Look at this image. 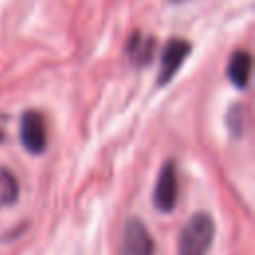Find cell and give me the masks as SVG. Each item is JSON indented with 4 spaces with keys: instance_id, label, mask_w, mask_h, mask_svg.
Here are the masks:
<instances>
[{
    "instance_id": "5b68a950",
    "label": "cell",
    "mask_w": 255,
    "mask_h": 255,
    "mask_svg": "<svg viewBox=\"0 0 255 255\" xmlns=\"http://www.w3.org/2000/svg\"><path fill=\"white\" fill-rule=\"evenodd\" d=\"M191 54V44L183 38H171L163 50H161V60H159V72H157V84L165 86L181 68L185 58Z\"/></svg>"
},
{
    "instance_id": "9c48e42d",
    "label": "cell",
    "mask_w": 255,
    "mask_h": 255,
    "mask_svg": "<svg viewBox=\"0 0 255 255\" xmlns=\"http://www.w3.org/2000/svg\"><path fill=\"white\" fill-rule=\"evenodd\" d=\"M227 124H229V129L233 135H241L243 131V112H241V106H233L227 114Z\"/></svg>"
},
{
    "instance_id": "30bf717a",
    "label": "cell",
    "mask_w": 255,
    "mask_h": 255,
    "mask_svg": "<svg viewBox=\"0 0 255 255\" xmlns=\"http://www.w3.org/2000/svg\"><path fill=\"white\" fill-rule=\"evenodd\" d=\"M173 2H183V0H173Z\"/></svg>"
},
{
    "instance_id": "ba28073f",
    "label": "cell",
    "mask_w": 255,
    "mask_h": 255,
    "mask_svg": "<svg viewBox=\"0 0 255 255\" xmlns=\"http://www.w3.org/2000/svg\"><path fill=\"white\" fill-rule=\"evenodd\" d=\"M18 179L8 167H0V207H10L18 201Z\"/></svg>"
},
{
    "instance_id": "52a82bcc",
    "label": "cell",
    "mask_w": 255,
    "mask_h": 255,
    "mask_svg": "<svg viewBox=\"0 0 255 255\" xmlns=\"http://www.w3.org/2000/svg\"><path fill=\"white\" fill-rule=\"evenodd\" d=\"M251 54L247 50H235L231 60H229V66H227V76L231 80L233 86L237 88H245L249 84V76H251Z\"/></svg>"
},
{
    "instance_id": "6da1fadb",
    "label": "cell",
    "mask_w": 255,
    "mask_h": 255,
    "mask_svg": "<svg viewBox=\"0 0 255 255\" xmlns=\"http://www.w3.org/2000/svg\"><path fill=\"white\" fill-rule=\"evenodd\" d=\"M215 237L213 217L205 211L193 213L177 239V255H207Z\"/></svg>"
},
{
    "instance_id": "277c9868",
    "label": "cell",
    "mask_w": 255,
    "mask_h": 255,
    "mask_svg": "<svg viewBox=\"0 0 255 255\" xmlns=\"http://www.w3.org/2000/svg\"><path fill=\"white\" fill-rule=\"evenodd\" d=\"M20 139L30 153H42L48 145L46 120L38 110H26L20 120Z\"/></svg>"
},
{
    "instance_id": "3957f363",
    "label": "cell",
    "mask_w": 255,
    "mask_h": 255,
    "mask_svg": "<svg viewBox=\"0 0 255 255\" xmlns=\"http://www.w3.org/2000/svg\"><path fill=\"white\" fill-rule=\"evenodd\" d=\"M177 203V171L175 163L167 159L157 173L153 185V207L161 213H171Z\"/></svg>"
},
{
    "instance_id": "8992f818",
    "label": "cell",
    "mask_w": 255,
    "mask_h": 255,
    "mask_svg": "<svg viewBox=\"0 0 255 255\" xmlns=\"http://www.w3.org/2000/svg\"><path fill=\"white\" fill-rule=\"evenodd\" d=\"M126 52L137 66H147L155 54V40L151 36H141L139 32H133L126 44Z\"/></svg>"
},
{
    "instance_id": "7a4b0ae2",
    "label": "cell",
    "mask_w": 255,
    "mask_h": 255,
    "mask_svg": "<svg viewBox=\"0 0 255 255\" xmlns=\"http://www.w3.org/2000/svg\"><path fill=\"white\" fill-rule=\"evenodd\" d=\"M155 243L145 223L137 217H131L124 225L120 255H153Z\"/></svg>"
}]
</instances>
